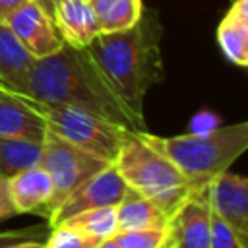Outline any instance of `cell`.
Returning a JSON list of instances; mask_svg holds the SVG:
<instances>
[{
  "label": "cell",
  "instance_id": "6",
  "mask_svg": "<svg viewBox=\"0 0 248 248\" xmlns=\"http://www.w3.org/2000/svg\"><path fill=\"white\" fill-rule=\"evenodd\" d=\"M39 165L48 172L52 182V196L41 213V217L48 219L62 202H66L85 180L110 165V161L60 138L46 128Z\"/></svg>",
  "mask_w": 248,
  "mask_h": 248
},
{
  "label": "cell",
  "instance_id": "17",
  "mask_svg": "<svg viewBox=\"0 0 248 248\" xmlns=\"http://www.w3.org/2000/svg\"><path fill=\"white\" fill-rule=\"evenodd\" d=\"M41 151L43 141L0 136V178L8 180L14 174L37 165Z\"/></svg>",
  "mask_w": 248,
  "mask_h": 248
},
{
  "label": "cell",
  "instance_id": "23",
  "mask_svg": "<svg viewBox=\"0 0 248 248\" xmlns=\"http://www.w3.org/2000/svg\"><path fill=\"white\" fill-rule=\"evenodd\" d=\"M50 227L48 223H41V225H33V227H25V229H16V231H4L0 232V248L12 246L16 242L27 240V238H46Z\"/></svg>",
  "mask_w": 248,
  "mask_h": 248
},
{
  "label": "cell",
  "instance_id": "5",
  "mask_svg": "<svg viewBox=\"0 0 248 248\" xmlns=\"http://www.w3.org/2000/svg\"><path fill=\"white\" fill-rule=\"evenodd\" d=\"M27 97V95H25ZM31 107L45 118L46 128L60 138L107 159L114 161L124 138L128 136L126 130L114 122H108L101 116H95L91 112L68 107V105H58V103H43L37 99L27 97Z\"/></svg>",
  "mask_w": 248,
  "mask_h": 248
},
{
  "label": "cell",
  "instance_id": "13",
  "mask_svg": "<svg viewBox=\"0 0 248 248\" xmlns=\"http://www.w3.org/2000/svg\"><path fill=\"white\" fill-rule=\"evenodd\" d=\"M6 182H8V194H10V202L14 205L16 215L19 213L41 215L52 196L50 176L39 163L14 174Z\"/></svg>",
  "mask_w": 248,
  "mask_h": 248
},
{
  "label": "cell",
  "instance_id": "10",
  "mask_svg": "<svg viewBox=\"0 0 248 248\" xmlns=\"http://www.w3.org/2000/svg\"><path fill=\"white\" fill-rule=\"evenodd\" d=\"M211 209L242 236H248V180L234 172H221L209 186Z\"/></svg>",
  "mask_w": 248,
  "mask_h": 248
},
{
  "label": "cell",
  "instance_id": "14",
  "mask_svg": "<svg viewBox=\"0 0 248 248\" xmlns=\"http://www.w3.org/2000/svg\"><path fill=\"white\" fill-rule=\"evenodd\" d=\"M223 56L240 68L248 66V0H232L215 31Z\"/></svg>",
  "mask_w": 248,
  "mask_h": 248
},
{
  "label": "cell",
  "instance_id": "19",
  "mask_svg": "<svg viewBox=\"0 0 248 248\" xmlns=\"http://www.w3.org/2000/svg\"><path fill=\"white\" fill-rule=\"evenodd\" d=\"M114 207L116 205L87 209V211H81V213H76V215L64 219L58 225H68L83 234L97 236V238L105 240L116 232V209Z\"/></svg>",
  "mask_w": 248,
  "mask_h": 248
},
{
  "label": "cell",
  "instance_id": "7",
  "mask_svg": "<svg viewBox=\"0 0 248 248\" xmlns=\"http://www.w3.org/2000/svg\"><path fill=\"white\" fill-rule=\"evenodd\" d=\"M128 192H130L128 184L118 174L116 167L110 163L103 170L93 174L89 180H85L66 202H62L50 213L46 223H48V227H54V225L62 223L64 219H68V217H72L76 213H81V211H87V209H95V207L118 205Z\"/></svg>",
  "mask_w": 248,
  "mask_h": 248
},
{
  "label": "cell",
  "instance_id": "8",
  "mask_svg": "<svg viewBox=\"0 0 248 248\" xmlns=\"http://www.w3.org/2000/svg\"><path fill=\"white\" fill-rule=\"evenodd\" d=\"M16 39L29 50L33 58H45L62 48L64 41L56 31L52 17L35 2L25 0L4 21Z\"/></svg>",
  "mask_w": 248,
  "mask_h": 248
},
{
  "label": "cell",
  "instance_id": "24",
  "mask_svg": "<svg viewBox=\"0 0 248 248\" xmlns=\"http://www.w3.org/2000/svg\"><path fill=\"white\" fill-rule=\"evenodd\" d=\"M16 211H14V205L10 202V194H8V182L4 178H0V223L14 217Z\"/></svg>",
  "mask_w": 248,
  "mask_h": 248
},
{
  "label": "cell",
  "instance_id": "12",
  "mask_svg": "<svg viewBox=\"0 0 248 248\" xmlns=\"http://www.w3.org/2000/svg\"><path fill=\"white\" fill-rule=\"evenodd\" d=\"M45 132L46 122L27 97L0 87V136L43 141Z\"/></svg>",
  "mask_w": 248,
  "mask_h": 248
},
{
  "label": "cell",
  "instance_id": "20",
  "mask_svg": "<svg viewBox=\"0 0 248 248\" xmlns=\"http://www.w3.org/2000/svg\"><path fill=\"white\" fill-rule=\"evenodd\" d=\"M120 248H165L169 240V227H145L116 231L112 234Z\"/></svg>",
  "mask_w": 248,
  "mask_h": 248
},
{
  "label": "cell",
  "instance_id": "22",
  "mask_svg": "<svg viewBox=\"0 0 248 248\" xmlns=\"http://www.w3.org/2000/svg\"><path fill=\"white\" fill-rule=\"evenodd\" d=\"M248 236H242L227 221H223L211 209L209 221V248H246Z\"/></svg>",
  "mask_w": 248,
  "mask_h": 248
},
{
  "label": "cell",
  "instance_id": "3",
  "mask_svg": "<svg viewBox=\"0 0 248 248\" xmlns=\"http://www.w3.org/2000/svg\"><path fill=\"white\" fill-rule=\"evenodd\" d=\"M143 138L167 155L186 178L192 192L205 190L221 172L248 149V124L236 122L229 126L209 128L182 136H153L145 130Z\"/></svg>",
  "mask_w": 248,
  "mask_h": 248
},
{
  "label": "cell",
  "instance_id": "4",
  "mask_svg": "<svg viewBox=\"0 0 248 248\" xmlns=\"http://www.w3.org/2000/svg\"><path fill=\"white\" fill-rule=\"evenodd\" d=\"M141 132H128L112 165L128 188L151 200L170 219L192 188L176 165L151 145Z\"/></svg>",
  "mask_w": 248,
  "mask_h": 248
},
{
  "label": "cell",
  "instance_id": "21",
  "mask_svg": "<svg viewBox=\"0 0 248 248\" xmlns=\"http://www.w3.org/2000/svg\"><path fill=\"white\" fill-rule=\"evenodd\" d=\"M101 244V238L83 234L68 225H54L50 227L45 248H97Z\"/></svg>",
  "mask_w": 248,
  "mask_h": 248
},
{
  "label": "cell",
  "instance_id": "11",
  "mask_svg": "<svg viewBox=\"0 0 248 248\" xmlns=\"http://www.w3.org/2000/svg\"><path fill=\"white\" fill-rule=\"evenodd\" d=\"M52 21L64 45L85 48L101 33L91 0H58L52 10Z\"/></svg>",
  "mask_w": 248,
  "mask_h": 248
},
{
  "label": "cell",
  "instance_id": "26",
  "mask_svg": "<svg viewBox=\"0 0 248 248\" xmlns=\"http://www.w3.org/2000/svg\"><path fill=\"white\" fill-rule=\"evenodd\" d=\"M6 248H45V240L43 238H27V240L16 242V244L6 246Z\"/></svg>",
  "mask_w": 248,
  "mask_h": 248
},
{
  "label": "cell",
  "instance_id": "1",
  "mask_svg": "<svg viewBox=\"0 0 248 248\" xmlns=\"http://www.w3.org/2000/svg\"><path fill=\"white\" fill-rule=\"evenodd\" d=\"M21 95L43 103L68 105L132 132L143 130V120L114 93L87 48L62 45L54 54L35 58Z\"/></svg>",
  "mask_w": 248,
  "mask_h": 248
},
{
  "label": "cell",
  "instance_id": "29",
  "mask_svg": "<svg viewBox=\"0 0 248 248\" xmlns=\"http://www.w3.org/2000/svg\"><path fill=\"white\" fill-rule=\"evenodd\" d=\"M165 248H176V246H174V244H172V242H169V244H167V246H165Z\"/></svg>",
  "mask_w": 248,
  "mask_h": 248
},
{
  "label": "cell",
  "instance_id": "2",
  "mask_svg": "<svg viewBox=\"0 0 248 248\" xmlns=\"http://www.w3.org/2000/svg\"><path fill=\"white\" fill-rule=\"evenodd\" d=\"M161 37L159 14L153 8H143L136 25L124 31L99 33L85 46L114 93L140 120H143L147 91L165 78Z\"/></svg>",
  "mask_w": 248,
  "mask_h": 248
},
{
  "label": "cell",
  "instance_id": "16",
  "mask_svg": "<svg viewBox=\"0 0 248 248\" xmlns=\"http://www.w3.org/2000/svg\"><path fill=\"white\" fill-rule=\"evenodd\" d=\"M114 209H116V231L169 225V215L151 200L134 192L132 188Z\"/></svg>",
  "mask_w": 248,
  "mask_h": 248
},
{
  "label": "cell",
  "instance_id": "18",
  "mask_svg": "<svg viewBox=\"0 0 248 248\" xmlns=\"http://www.w3.org/2000/svg\"><path fill=\"white\" fill-rule=\"evenodd\" d=\"M101 33L124 31L141 17L143 0H91Z\"/></svg>",
  "mask_w": 248,
  "mask_h": 248
},
{
  "label": "cell",
  "instance_id": "9",
  "mask_svg": "<svg viewBox=\"0 0 248 248\" xmlns=\"http://www.w3.org/2000/svg\"><path fill=\"white\" fill-rule=\"evenodd\" d=\"M211 205L207 188L190 192L169 219V240L176 248H209Z\"/></svg>",
  "mask_w": 248,
  "mask_h": 248
},
{
  "label": "cell",
  "instance_id": "27",
  "mask_svg": "<svg viewBox=\"0 0 248 248\" xmlns=\"http://www.w3.org/2000/svg\"><path fill=\"white\" fill-rule=\"evenodd\" d=\"M35 2H37V4H39V6L52 17V10H54V4H56L58 0H35Z\"/></svg>",
  "mask_w": 248,
  "mask_h": 248
},
{
  "label": "cell",
  "instance_id": "15",
  "mask_svg": "<svg viewBox=\"0 0 248 248\" xmlns=\"http://www.w3.org/2000/svg\"><path fill=\"white\" fill-rule=\"evenodd\" d=\"M33 62L35 58L29 54V50L4 23H0V87L14 93H23Z\"/></svg>",
  "mask_w": 248,
  "mask_h": 248
},
{
  "label": "cell",
  "instance_id": "25",
  "mask_svg": "<svg viewBox=\"0 0 248 248\" xmlns=\"http://www.w3.org/2000/svg\"><path fill=\"white\" fill-rule=\"evenodd\" d=\"M23 2H25V0H0V23H4L6 17H8L16 8H19Z\"/></svg>",
  "mask_w": 248,
  "mask_h": 248
},
{
  "label": "cell",
  "instance_id": "28",
  "mask_svg": "<svg viewBox=\"0 0 248 248\" xmlns=\"http://www.w3.org/2000/svg\"><path fill=\"white\" fill-rule=\"evenodd\" d=\"M97 248H120V246L114 242V238H112V236H108V238L101 240V244H99Z\"/></svg>",
  "mask_w": 248,
  "mask_h": 248
}]
</instances>
